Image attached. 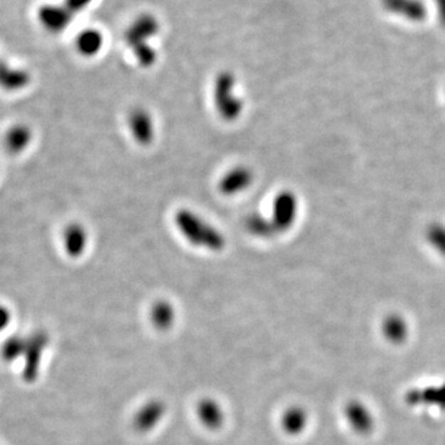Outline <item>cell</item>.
<instances>
[{
  "label": "cell",
  "instance_id": "1",
  "mask_svg": "<svg viewBox=\"0 0 445 445\" xmlns=\"http://www.w3.org/2000/svg\"><path fill=\"white\" fill-rule=\"evenodd\" d=\"M175 222L181 234L195 247L210 251H222L225 247V237L222 232L191 210L182 209L177 212Z\"/></svg>",
  "mask_w": 445,
  "mask_h": 445
},
{
  "label": "cell",
  "instance_id": "9",
  "mask_svg": "<svg viewBox=\"0 0 445 445\" xmlns=\"http://www.w3.org/2000/svg\"><path fill=\"white\" fill-rule=\"evenodd\" d=\"M33 138V130L26 124H14L5 133L3 140L5 150L11 155L23 154L30 146Z\"/></svg>",
  "mask_w": 445,
  "mask_h": 445
},
{
  "label": "cell",
  "instance_id": "6",
  "mask_svg": "<svg viewBox=\"0 0 445 445\" xmlns=\"http://www.w3.org/2000/svg\"><path fill=\"white\" fill-rule=\"evenodd\" d=\"M254 182V172L245 166L234 167L222 176L219 190L222 195H235L247 191Z\"/></svg>",
  "mask_w": 445,
  "mask_h": 445
},
{
  "label": "cell",
  "instance_id": "8",
  "mask_svg": "<svg viewBox=\"0 0 445 445\" xmlns=\"http://www.w3.org/2000/svg\"><path fill=\"white\" fill-rule=\"evenodd\" d=\"M62 242L67 255L72 259H78L87 250L88 232L80 222H71L63 230Z\"/></svg>",
  "mask_w": 445,
  "mask_h": 445
},
{
  "label": "cell",
  "instance_id": "3",
  "mask_svg": "<svg viewBox=\"0 0 445 445\" xmlns=\"http://www.w3.org/2000/svg\"><path fill=\"white\" fill-rule=\"evenodd\" d=\"M156 33V21L146 16L139 19L125 35V41L133 50L134 55L142 67L152 66L156 62V53L147 43Z\"/></svg>",
  "mask_w": 445,
  "mask_h": 445
},
{
  "label": "cell",
  "instance_id": "10",
  "mask_svg": "<svg viewBox=\"0 0 445 445\" xmlns=\"http://www.w3.org/2000/svg\"><path fill=\"white\" fill-rule=\"evenodd\" d=\"M71 11L62 8H55V6H48L43 8L40 13V19L43 26L48 28L51 33H60L66 28L68 23L71 21Z\"/></svg>",
  "mask_w": 445,
  "mask_h": 445
},
{
  "label": "cell",
  "instance_id": "2",
  "mask_svg": "<svg viewBox=\"0 0 445 445\" xmlns=\"http://www.w3.org/2000/svg\"><path fill=\"white\" fill-rule=\"evenodd\" d=\"M213 100L215 109L225 122H235L240 118L244 103L235 93V77L230 72H222L214 82Z\"/></svg>",
  "mask_w": 445,
  "mask_h": 445
},
{
  "label": "cell",
  "instance_id": "13",
  "mask_svg": "<svg viewBox=\"0 0 445 445\" xmlns=\"http://www.w3.org/2000/svg\"><path fill=\"white\" fill-rule=\"evenodd\" d=\"M385 4L396 14L402 15L403 8L406 5V18L419 19L423 15V8L417 0H384Z\"/></svg>",
  "mask_w": 445,
  "mask_h": 445
},
{
  "label": "cell",
  "instance_id": "7",
  "mask_svg": "<svg viewBox=\"0 0 445 445\" xmlns=\"http://www.w3.org/2000/svg\"><path fill=\"white\" fill-rule=\"evenodd\" d=\"M31 82L28 71L13 66L0 57V90L8 93H16L25 90Z\"/></svg>",
  "mask_w": 445,
  "mask_h": 445
},
{
  "label": "cell",
  "instance_id": "16",
  "mask_svg": "<svg viewBox=\"0 0 445 445\" xmlns=\"http://www.w3.org/2000/svg\"><path fill=\"white\" fill-rule=\"evenodd\" d=\"M9 321V311L3 306H0V329H3Z\"/></svg>",
  "mask_w": 445,
  "mask_h": 445
},
{
  "label": "cell",
  "instance_id": "11",
  "mask_svg": "<svg viewBox=\"0 0 445 445\" xmlns=\"http://www.w3.org/2000/svg\"><path fill=\"white\" fill-rule=\"evenodd\" d=\"M102 46H103V36L95 28H88L77 36V51L83 56H95L100 53Z\"/></svg>",
  "mask_w": 445,
  "mask_h": 445
},
{
  "label": "cell",
  "instance_id": "12",
  "mask_svg": "<svg viewBox=\"0 0 445 445\" xmlns=\"http://www.w3.org/2000/svg\"><path fill=\"white\" fill-rule=\"evenodd\" d=\"M245 227L247 232L252 234L254 237H264V239H270V237L277 235L275 229L272 227L270 218L264 217L261 214H251L245 219Z\"/></svg>",
  "mask_w": 445,
  "mask_h": 445
},
{
  "label": "cell",
  "instance_id": "4",
  "mask_svg": "<svg viewBox=\"0 0 445 445\" xmlns=\"http://www.w3.org/2000/svg\"><path fill=\"white\" fill-rule=\"evenodd\" d=\"M299 212V202L296 195L289 191H282L276 195L272 204L271 222L275 229L276 234L287 232L294 225Z\"/></svg>",
  "mask_w": 445,
  "mask_h": 445
},
{
  "label": "cell",
  "instance_id": "5",
  "mask_svg": "<svg viewBox=\"0 0 445 445\" xmlns=\"http://www.w3.org/2000/svg\"><path fill=\"white\" fill-rule=\"evenodd\" d=\"M129 129L134 140L141 146L150 145L155 139V123L149 110L136 107L129 113Z\"/></svg>",
  "mask_w": 445,
  "mask_h": 445
},
{
  "label": "cell",
  "instance_id": "15",
  "mask_svg": "<svg viewBox=\"0 0 445 445\" xmlns=\"http://www.w3.org/2000/svg\"><path fill=\"white\" fill-rule=\"evenodd\" d=\"M90 0H68V9L70 11H76L81 9L85 5L90 4Z\"/></svg>",
  "mask_w": 445,
  "mask_h": 445
},
{
  "label": "cell",
  "instance_id": "14",
  "mask_svg": "<svg viewBox=\"0 0 445 445\" xmlns=\"http://www.w3.org/2000/svg\"><path fill=\"white\" fill-rule=\"evenodd\" d=\"M152 316H154V319L156 321L157 324L163 326V324H167V323H170L172 321L173 311H172V307H171L170 304L160 302L154 308Z\"/></svg>",
  "mask_w": 445,
  "mask_h": 445
}]
</instances>
